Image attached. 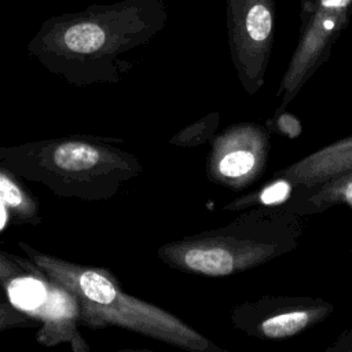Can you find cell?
Wrapping results in <instances>:
<instances>
[{
  "instance_id": "cell-1",
  "label": "cell",
  "mask_w": 352,
  "mask_h": 352,
  "mask_svg": "<svg viewBox=\"0 0 352 352\" xmlns=\"http://www.w3.org/2000/svg\"><path fill=\"white\" fill-rule=\"evenodd\" d=\"M166 22L164 0L92 4L47 18L28 43V54L73 87L116 84Z\"/></svg>"
},
{
  "instance_id": "cell-2",
  "label": "cell",
  "mask_w": 352,
  "mask_h": 352,
  "mask_svg": "<svg viewBox=\"0 0 352 352\" xmlns=\"http://www.w3.org/2000/svg\"><path fill=\"white\" fill-rule=\"evenodd\" d=\"M18 248L48 279L73 296L80 324L91 330L118 327L190 352H227L183 319L124 292L107 268L69 261L23 241Z\"/></svg>"
},
{
  "instance_id": "cell-3",
  "label": "cell",
  "mask_w": 352,
  "mask_h": 352,
  "mask_svg": "<svg viewBox=\"0 0 352 352\" xmlns=\"http://www.w3.org/2000/svg\"><path fill=\"white\" fill-rule=\"evenodd\" d=\"M116 142L118 139L70 135L0 146V161L56 197L107 201L143 172L139 158Z\"/></svg>"
},
{
  "instance_id": "cell-4",
  "label": "cell",
  "mask_w": 352,
  "mask_h": 352,
  "mask_svg": "<svg viewBox=\"0 0 352 352\" xmlns=\"http://www.w3.org/2000/svg\"><path fill=\"white\" fill-rule=\"evenodd\" d=\"M302 234V216L279 206L256 208L223 227L165 242L157 256L180 272L226 278L293 252Z\"/></svg>"
},
{
  "instance_id": "cell-5",
  "label": "cell",
  "mask_w": 352,
  "mask_h": 352,
  "mask_svg": "<svg viewBox=\"0 0 352 352\" xmlns=\"http://www.w3.org/2000/svg\"><path fill=\"white\" fill-rule=\"evenodd\" d=\"M352 0H302L296 48L279 82L275 96L283 111L300 94L315 72L329 59L330 52L349 25Z\"/></svg>"
},
{
  "instance_id": "cell-6",
  "label": "cell",
  "mask_w": 352,
  "mask_h": 352,
  "mask_svg": "<svg viewBox=\"0 0 352 352\" xmlns=\"http://www.w3.org/2000/svg\"><path fill=\"white\" fill-rule=\"evenodd\" d=\"M0 294L40 322L41 326L34 336L38 344L54 346L66 342L74 352L91 349L77 327L80 323L77 301L36 265L33 271L7 280Z\"/></svg>"
},
{
  "instance_id": "cell-7",
  "label": "cell",
  "mask_w": 352,
  "mask_h": 352,
  "mask_svg": "<svg viewBox=\"0 0 352 352\" xmlns=\"http://www.w3.org/2000/svg\"><path fill=\"white\" fill-rule=\"evenodd\" d=\"M274 0H227L230 55L242 88L254 95L264 85L274 36Z\"/></svg>"
},
{
  "instance_id": "cell-8",
  "label": "cell",
  "mask_w": 352,
  "mask_h": 352,
  "mask_svg": "<svg viewBox=\"0 0 352 352\" xmlns=\"http://www.w3.org/2000/svg\"><path fill=\"white\" fill-rule=\"evenodd\" d=\"M334 305L320 297L263 296L232 308L234 329L261 341H278L301 334L326 320Z\"/></svg>"
},
{
  "instance_id": "cell-9",
  "label": "cell",
  "mask_w": 352,
  "mask_h": 352,
  "mask_svg": "<svg viewBox=\"0 0 352 352\" xmlns=\"http://www.w3.org/2000/svg\"><path fill=\"white\" fill-rule=\"evenodd\" d=\"M270 135L253 121H239L216 133L206 158L208 180L231 191L252 186L267 169Z\"/></svg>"
},
{
  "instance_id": "cell-10",
  "label": "cell",
  "mask_w": 352,
  "mask_h": 352,
  "mask_svg": "<svg viewBox=\"0 0 352 352\" xmlns=\"http://www.w3.org/2000/svg\"><path fill=\"white\" fill-rule=\"evenodd\" d=\"M352 169V135L329 143L276 170L300 187H312Z\"/></svg>"
},
{
  "instance_id": "cell-11",
  "label": "cell",
  "mask_w": 352,
  "mask_h": 352,
  "mask_svg": "<svg viewBox=\"0 0 352 352\" xmlns=\"http://www.w3.org/2000/svg\"><path fill=\"white\" fill-rule=\"evenodd\" d=\"M338 205H348L352 209V169L316 186L300 187L294 197L279 208L304 217Z\"/></svg>"
},
{
  "instance_id": "cell-12",
  "label": "cell",
  "mask_w": 352,
  "mask_h": 352,
  "mask_svg": "<svg viewBox=\"0 0 352 352\" xmlns=\"http://www.w3.org/2000/svg\"><path fill=\"white\" fill-rule=\"evenodd\" d=\"M22 180L0 161V205L14 224L38 226L43 220L40 205Z\"/></svg>"
},
{
  "instance_id": "cell-13",
  "label": "cell",
  "mask_w": 352,
  "mask_h": 352,
  "mask_svg": "<svg viewBox=\"0 0 352 352\" xmlns=\"http://www.w3.org/2000/svg\"><path fill=\"white\" fill-rule=\"evenodd\" d=\"M300 188L286 176L274 173L263 186L235 198L223 209L227 212H243L256 208H278L289 202Z\"/></svg>"
},
{
  "instance_id": "cell-14",
  "label": "cell",
  "mask_w": 352,
  "mask_h": 352,
  "mask_svg": "<svg viewBox=\"0 0 352 352\" xmlns=\"http://www.w3.org/2000/svg\"><path fill=\"white\" fill-rule=\"evenodd\" d=\"M220 124V113L210 111L206 116L201 117L199 120L188 124L182 131L175 133L169 139V144L175 147L191 148L198 147L205 143H210L214 138L217 128Z\"/></svg>"
},
{
  "instance_id": "cell-15",
  "label": "cell",
  "mask_w": 352,
  "mask_h": 352,
  "mask_svg": "<svg viewBox=\"0 0 352 352\" xmlns=\"http://www.w3.org/2000/svg\"><path fill=\"white\" fill-rule=\"evenodd\" d=\"M40 322L29 316L12 302L0 298V331L21 330V329H40Z\"/></svg>"
},
{
  "instance_id": "cell-16",
  "label": "cell",
  "mask_w": 352,
  "mask_h": 352,
  "mask_svg": "<svg viewBox=\"0 0 352 352\" xmlns=\"http://www.w3.org/2000/svg\"><path fill=\"white\" fill-rule=\"evenodd\" d=\"M263 125L270 133H276L287 139H297L302 132L300 118H297L287 110L274 111V114L267 118Z\"/></svg>"
},
{
  "instance_id": "cell-17",
  "label": "cell",
  "mask_w": 352,
  "mask_h": 352,
  "mask_svg": "<svg viewBox=\"0 0 352 352\" xmlns=\"http://www.w3.org/2000/svg\"><path fill=\"white\" fill-rule=\"evenodd\" d=\"M33 270L34 264L28 257H21L0 249V290L11 278L25 275Z\"/></svg>"
},
{
  "instance_id": "cell-18",
  "label": "cell",
  "mask_w": 352,
  "mask_h": 352,
  "mask_svg": "<svg viewBox=\"0 0 352 352\" xmlns=\"http://www.w3.org/2000/svg\"><path fill=\"white\" fill-rule=\"evenodd\" d=\"M327 351H344V352H352V327L345 331L342 336H340L336 342L327 348Z\"/></svg>"
},
{
  "instance_id": "cell-19",
  "label": "cell",
  "mask_w": 352,
  "mask_h": 352,
  "mask_svg": "<svg viewBox=\"0 0 352 352\" xmlns=\"http://www.w3.org/2000/svg\"><path fill=\"white\" fill-rule=\"evenodd\" d=\"M351 256H352V250H351Z\"/></svg>"
},
{
  "instance_id": "cell-20",
  "label": "cell",
  "mask_w": 352,
  "mask_h": 352,
  "mask_svg": "<svg viewBox=\"0 0 352 352\" xmlns=\"http://www.w3.org/2000/svg\"><path fill=\"white\" fill-rule=\"evenodd\" d=\"M0 116H1V111H0Z\"/></svg>"
}]
</instances>
